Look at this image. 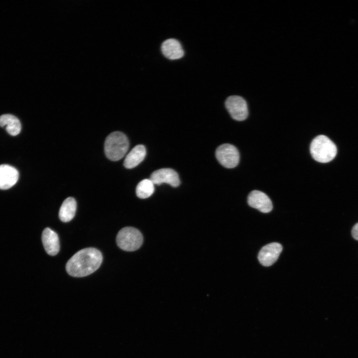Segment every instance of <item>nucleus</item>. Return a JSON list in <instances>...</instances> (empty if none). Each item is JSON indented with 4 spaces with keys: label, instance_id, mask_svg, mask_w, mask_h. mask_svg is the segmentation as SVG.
I'll return each mask as SVG.
<instances>
[{
    "label": "nucleus",
    "instance_id": "nucleus-15",
    "mask_svg": "<svg viewBox=\"0 0 358 358\" xmlns=\"http://www.w3.org/2000/svg\"><path fill=\"white\" fill-rule=\"evenodd\" d=\"M76 209V200L72 197L67 198L63 201L60 208L59 218L62 222H69L75 216Z\"/></svg>",
    "mask_w": 358,
    "mask_h": 358
},
{
    "label": "nucleus",
    "instance_id": "nucleus-16",
    "mask_svg": "<svg viewBox=\"0 0 358 358\" xmlns=\"http://www.w3.org/2000/svg\"><path fill=\"white\" fill-rule=\"evenodd\" d=\"M155 190L154 184L150 179H144L139 182L136 188L137 196L142 199L150 197Z\"/></svg>",
    "mask_w": 358,
    "mask_h": 358
},
{
    "label": "nucleus",
    "instance_id": "nucleus-1",
    "mask_svg": "<svg viewBox=\"0 0 358 358\" xmlns=\"http://www.w3.org/2000/svg\"><path fill=\"white\" fill-rule=\"evenodd\" d=\"M102 262L101 252L94 248L79 251L67 262L66 269L74 277H84L97 270Z\"/></svg>",
    "mask_w": 358,
    "mask_h": 358
},
{
    "label": "nucleus",
    "instance_id": "nucleus-3",
    "mask_svg": "<svg viewBox=\"0 0 358 358\" xmlns=\"http://www.w3.org/2000/svg\"><path fill=\"white\" fill-rule=\"evenodd\" d=\"M310 151L313 158L322 163L332 161L337 152L335 144L328 137L323 135L317 136L312 140Z\"/></svg>",
    "mask_w": 358,
    "mask_h": 358
},
{
    "label": "nucleus",
    "instance_id": "nucleus-2",
    "mask_svg": "<svg viewBox=\"0 0 358 358\" xmlns=\"http://www.w3.org/2000/svg\"><path fill=\"white\" fill-rule=\"evenodd\" d=\"M129 146L127 136L122 132L115 131L109 134L104 142V153L112 161L122 159L126 154Z\"/></svg>",
    "mask_w": 358,
    "mask_h": 358
},
{
    "label": "nucleus",
    "instance_id": "nucleus-9",
    "mask_svg": "<svg viewBox=\"0 0 358 358\" xmlns=\"http://www.w3.org/2000/svg\"><path fill=\"white\" fill-rule=\"evenodd\" d=\"M249 205L263 213H268L272 209V204L268 196L257 190L251 191L248 197Z\"/></svg>",
    "mask_w": 358,
    "mask_h": 358
},
{
    "label": "nucleus",
    "instance_id": "nucleus-14",
    "mask_svg": "<svg viewBox=\"0 0 358 358\" xmlns=\"http://www.w3.org/2000/svg\"><path fill=\"white\" fill-rule=\"evenodd\" d=\"M0 126L5 128L7 133L12 136L18 135L21 128L19 119L9 114H3L0 116Z\"/></svg>",
    "mask_w": 358,
    "mask_h": 358
},
{
    "label": "nucleus",
    "instance_id": "nucleus-12",
    "mask_svg": "<svg viewBox=\"0 0 358 358\" xmlns=\"http://www.w3.org/2000/svg\"><path fill=\"white\" fill-rule=\"evenodd\" d=\"M163 55L170 60L179 59L184 55V51L179 42L175 39L166 40L162 44Z\"/></svg>",
    "mask_w": 358,
    "mask_h": 358
},
{
    "label": "nucleus",
    "instance_id": "nucleus-5",
    "mask_svg": "<svg viewBox=\"0 0 358 358\" xmlns=\"http://www.w3.org/2000/svg\"><path fill=\"white\" fill-rule=\"evenodd\" d=\"M215 156L219 163L226 168H233L239 162L238 149L230 144H224L219 146L216 150Z\"/></svg>",
    "mask_w": 358,
    "mask_h": 358
},
{
    "label": "nucleus",
    "instance_id": "nucleus-6",
    "mask_svg": "<svg viewBox=\"0 0 358 358\" xmlns=\"http://www.w3.org/2000/svg\"><path fill=\"white\" fill-rule=\"evenodd\" d=\"M225 107L234 119L237 121L245 120L248 115L247 103L245 99L239 95H231L227 97Z\"/></svg>",
    "mask_w": 358,
    "mask_h": 358
},
{
    "label": "nucleus",
    "instance_id": "nucleus-11",
    "mask_svg": "<svg viewBox=\"0 0 358 358\" xmlns=\"http://www.w3.org/2000/svg\"><path fill=\"white\" fill-rule=\"evenodd\" d=\"M42 241L46 253L50 256L57 255L60 250L57 234L49 228H46L42 234Z\"/></svg>",
    "mask_w": 358,
    "mask_h": 358
},
{
    "label": "nucleus",
    "instance_id": "nucleus-4",
    "mask_svg": "<svg viewBox=\"0 0 358 358\" xmlns=\"http://www.w3.org/2000/svg\"><path fill=\"white\" fill-rule=\"evenodd\" d=\"M143 236L138 229L132 227L121 229L116 236L117 246L126 251L138 250L143 243Z\"/></svg>",
    "mask_w": 358,
    "mask_h": 358
},
{
    "label": "nucleus",
    "instance_id": "nucleus-17",
    "mask_svg": "<svg viewBox=\"0 0 358 358\" xmlns=\"http://www.w3.org/2000/svg\"><path fill=\"white\" fill-rule=\"evenodd\" d=\"M352 235L354 239L358 241V222L353 227Z\"/></svg>",
    "mask_w": 358,
    "mask_h": 358
},
{
    "label": "nucleus",
    "instance_id": "nucleus-10",
    "mask_svg": "<svg viewBox=\"0 0 358 358\" xmlns=\"http://www.w3.org/2000/svg\"><path fill=\"white\" fill-rule=\"evenodd\" d=\"M19 173L14 167L6 164L0 165V189L5 190L13 186L17 181Z\"/></svg>",
    "mask_w": 358,
    "mask_h": 358
},
{
    "label": "nucleus",
    "instance_id": "nucleus-13",
    "mask_svg": "<svg viewBox=\"0 0 358 358\" xmlns=\"http://www.w3.org/2000/svg\"><path fill=\"white\" fill-rule=\"evenodd\" d=\"M146 155V150L143 145L135 146L126 155L124 166L127 169H132L138 166L144 159Z\"/></svg>",
    "mask_w": 358,
    "mask_h": 358
},
{
    "label": "nucleus",
    "instance_id": "nucleus-8",
    "mask_svg": "<svg viewBox=\"0 0 358 358\" xmlns=\"http://www.w3.org/2000/svg\"><path fill=\"white\" fill-rule=\"evenodd\" d=\"M154 184L160 185L163 183L177 187L180 184L178 173L170 168H163L154 171L150 179Z\"/></svg>",
    "mask_w": 358,
    "mask_h": 358
},
{
    "label": "nucleus",
    "instance_id": "nucleus-7",
    "mask_svg": "<svg viewBox=\"0 0 358 358\" xmlns=\"http://www.w3.org/2000/svg\"><path fill=\"white\" fill-rule=\"evenodd\" d=\"M282 250L281 245L278 243H271L264 246L258 255V260L264 266L268 267L273 264L278 258Z\"/></svg>",
    "mask_w": 358,
    "mask_h": 358
}]
</instances>
